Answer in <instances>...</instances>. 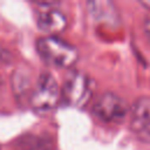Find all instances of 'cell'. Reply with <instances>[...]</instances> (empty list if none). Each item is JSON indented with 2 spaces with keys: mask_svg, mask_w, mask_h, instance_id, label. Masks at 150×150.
Wrapping results in <instances>:
<instances>
[{
  "mask_svg": "<svg viewBox=\"0 0 150 150\" xmlns=\"http://www.w3.org/2000/svg\"><path fill=\"white\" fill-rule=\"evenodd\" d=\"M61 98V90L56 80L49 73H42L30 94L29 103L36 114H47L53 110Z\"/></svg>",
  "mask_w": 150,
  "mask_h": 150,
  "instance_id": "cell-2",
  "label": "cell"
},
{
  "mask_svg": "<svg viewBox=\"0 0 150 150\" xmlns=\"http://www.w3.org/2000/svg\"><path fill=\"white\" fill-rule=\"evenodd\" d=\"M129 112L131 131L142 142L150 143V97L137 98Z\"/></svg>",
  "mask_w": 150,
  "mask_h": 150,
  "instance_id": "cell-5",
  "label": "cell"
},
{
  "mask_svg": "<svg viewBox=\"0 0 150 150\" xmlns=\"http://www.w3.org/2000/svg\"><path fill=\"white\" fill-rule=\"evenodd\" d=\"M93 114L105 123H122L130 111L124 98L115 93L101 94L93 104Z\"/></svg>",
  "mask_w": 150,
  "mask_h": 150,
  "instance_id": "cell-4",
  "label": "cell"
},
{
  "mask_svg": "<svg viewBox=\"0 0 150 150\" xmlns=\"http://www.w3.org/2000/svg\"><path fill=\"white\" fill-rule=\"evenodd\" d=\"M88 12L91 18L101 23L116 25L120 15L114 2L108 0H93L87 4Z\"/></svg>",
  "mask_w": 150,
  "mask_h": 150,
  "instance_id": "cell-7",
  "label": "cell"
},
{
  "mask_svg": "<svg viewBox=\"0 0 150 150\" xmlns=\"http://www.w3.org/2000/svg\"><path fill=\"white\" fill-rule=\"evenodd\" d=\"M143 29H144V34L150 43V14L145 16L144 22H143Z\"/></svg>",
  "mask_w": 150,
  "mask_h": 150,
  "instance_id": "cell-9",
  "label": "cell"
},
{
  "mask_svg": "<svg viewBox=\"0 0 150 150\" xmlns=\"http://www.w3.org/2000/svg\"><path fill=\"white\" fill-rule=\"evenodd\" d=\"M14 150H54V145L50 139L26 135L15 142Z\"/></svg>",
  "mask_w": 150,
  "mask_h": 150,
  "instance_id": "cell-8",
  "label": "cell"
},
{
  "mask_svg": "<svg viewBox=\"0 0 150 150\" xmlns=\"http://www.w3.org/2000/svg\"><path fill=\"white\" fill-rule=\"evenodd\" d=\"M141 4L145 7V8H148L149 11H150V0H144V1H141Z\"/></svg>",
  "mask_w": 150,
  "mask_h": 150,
  "instance_id": "cell-10",
  "label": "cell"
},
{
  "mask_svg": "<svg viewBox=\"0 0 150 150\" xmlns=\"http://www.w3.org/2000/svg\"><path fill=\"white\" fill-rule=\"evenodd\" d=\"M91 93L93 87L89 76L81 71H73L64 80L61 100L68 107L81 108L89 101Z\"/></svg>",
  "mask_w": 150,
  "mask_h": 150,
  "instance_id": "cell-3",
  "label": "cell"
},
{
  "mask_svg": "<svg viewBox=\"0 0 150 150\" xmlns=\"http://www.w3.org/2000/svg\"><path fill=\"white\" fill-rule=\"evenodd\" d=\"M40 57L49 66L56 68H69L77 62L79 52L75 46L55 36H43L36 42Z\"/></svg>",
  "mask_w": 150,
  "mask_h": 150,
  "instance_id": "cell-1",
  "label": "cell"
},
{
  "mask_svg": "<svg viewBox=\"0 0 150 150\" xmlns=\"http://www.w3.org/2000/svg\"><path fill=\"white\" fill-rule=\"evenodd\" d=\"M36 25L40 30L48 34V36H55V34L61 33L67 25V20L64 14L53 7L43 8L40 12Z\"/></svg>",
  "mask_w": 150,
  "mask_h": 150,
  "instance_id": "cell-6",
  "label": "cell"
}]
</instances>
